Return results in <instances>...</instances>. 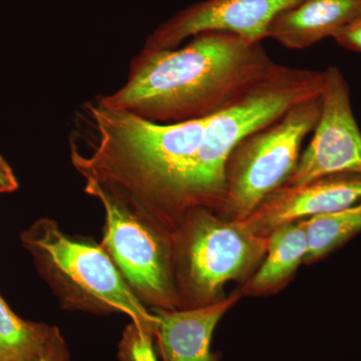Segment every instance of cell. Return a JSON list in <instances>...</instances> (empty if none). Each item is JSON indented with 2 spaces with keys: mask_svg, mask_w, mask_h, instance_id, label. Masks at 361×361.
Masks as SVG:
<instances>
[{
  "mask_svg": "<svg viewBox=\"0 0 361 361\" xmlns=\"http://www.w3.org/2000/svg\"><path fill=\"white\" fill-rule=\"evenodd\" d=\"M207 118L158 123L85 104L71 137V161L90 196L102 193L163 231L192 210L190 180Z\"/></svg>",
  "mask_w": 361,
  "mask_h": 361,
  "instance_id": "6da1fadb",
  "label": "cell"
},
{
  "mask_svg": "<svg viewBox=\"0 0 361 361\" xmlns=\"http://www.w3.org/2000/svg\"><path fill=\"white\" fill-rule=\"evenodd\" d=\"M261 42L205 32L185 47L142 51L120 89L99 97L109 110L158 123L201 120L217 113L276 68Z\"/></svg>",
  "mask_w": 361,
  "mask_h": 361,
  "instance_id": "7a4b0ae2",
  "label": "cell"
},
{
  "mask_svg": "<svg viewBox=\"0 0 361 361\" xmlns=\"http://www.w3.org/2000/svg\"><path fill=\"white\" fill-rule=\"evenodd\" d=\"M20 239L61 307L92 314L123 313L155 336L158 315L130 290L101 244L73 238L49 218L35 221Z\"/></svg>",
  "mask_w": 361,
  "mask_h": 361,
  "instance_id": "3957f363",
  "label": "cell"
},
{
  "mask_svg": "<svg viewBox=\"0 0 361 361\" xmlns=\"http://www.w3.org/2000/svg\"><path fill=\"white\" fill-rule=\"evenodd\" d=\"M324 71L277 65L269 75L207 118L190 180L192 210L223 204L226 165L240 142L297 104L322 96Z\"/></svg>",
  "mask_w": 361,
  "mask_h": 361,
  "instance_id": "277c9868",
  "label": "cell"
},
{
  "mask_svg": "<svg viewBox=\"0 0 361 361\" xmlns=\"http://www.w3.org/2000/svg\"><path fill=\"white\" fill-rule=\"evenodd\" d=\"M320 97L297 104L234 149L226 165L223 205L245 219L263 201L283 186L300 157L304 139L319 120Z\"/></svg>",
  "mask_w": 361,
  "mask_h": 361,
  "instance_id": "5b68a950",
  "label": "cell"
},
{
  "mask_svg": "<svg viewBox=\"0 0 361 361\" xmlns=\"http://www.w3.org/2000/svg\"><path fill=\"white\" fill-rule=\"evenodd\" d=\"M104 210L101 246L130 290L158 310H174L179 303L172 270L169 237L155 225L110 197L92 194Z\"/></svg>",
  "mask_w": 361,
  "mask_h": 361,
  "instance_id": "8992f818",
  "label": "cell"
},
{
  "mask_svg": "<svg viewBox=\"0 0 361 361\" xmlns=\"http://www.w3.org/2000/svg\"><path fill=\"white\" fill-rule=\"evenodd\" d=\"M180 224L178 240L182 278L188 295L208 300L229 280L239 277L253 263L268 239L260 238L237 222L229 224L205 208L189 211Z\"/></svg>",
  "mask_w": 361,
  "mask_h": 361,
  "instance_id": "52a82bcc",
  "label": "cell"
},
{
  "mask_svg": "<svg viewBox=\"0 0 361 361\" xmlns=\"http://www.w3.org/2000/svg\"><path fill=\"white\" fill-rule=\"evenodd\" d=\"M320 102L312 139L285 186H300L326 176L361 175V130L353 115L348 82L336 66L324 71Z\"/></svg>",
  "mask_w": 361,
  "mask_h": 361,
  "instance_id": "ba28073f",
  "label": "cell"
},
{
  "mask_svg": "<svg viewBox=\"0 0 361 361\" xmlns=\"http://www.w3.org/2000/svg\"><path fill=\"white\" fill-rule=\"evenodd\" d=\"M298 0H203L164 21L149 35L142 49H176L205 32L234 33L250 42L268 39L273 20Z\"/></svg>",
  "mask_w": 361,
  "mask_h": 361,
  "instance_id": "9c48e42d",
  "label": "cell"
},
{
  "mask_svg": "<svg viewBox=\"0 0 361 361\" xmlns=\"http://www.w3.org/2000/svg\"><path fill=\"white\" fill-rule=\"evenodd\" d=\"M361 201V175L326 176L300 186H282L245 219L236 220L254 234L299 219L334 212Z\"/></svg>",
  "mask_w": 361,
  "mask_h": 361,
  "instance_id": "30bf717a",
  "label": "cell"
},
{
  "mask_svg": "<svg viewBox=\"0 0 361 361\" xmlns=\"http://www.w3.org/2000/svg\"><path fill=\"white\" fill-rule=\"evenodd\" d=\"M361 14V0H298L273 20L268 39L302 51L327 39Z\"/></svg>",
  "mask_w": 361,
  "mask_h": 361,
  "instance_id": "8fae6325",
  "label": "cell"
},
{
  "mask_svg": "<svg viewBox=\"0 0 361 361\" xmlns=\"http://www.w3.org/2000/svg\"><path fill=\"white\" fill-rule=\"evenodd\" d=\"M238 296L183 310H158L155 337L163 360L214 361L211 341L215 327Z\"/></svg>",
  "mask_w": 361,
  "mask_h": 361,
  "instance_id": "7c38bea8",
  "label": "cell"
},
{
  "mask_svg": "<svg viewBox=\"0 0 361 361\" xmlns=\"http://www.w3.org/2000/svg\"><path fill=\"white\" fill-rule=\"evenodd\" d=\"M272 233L268 239L267 258L252 280L256 290H266L279 283L307 257V236L300 221L280 226Z\"/></svg>",
  "mask_w": 361,
  "mask_h": 361,
  "instance_id": "4fadbf2b",
  "label": "cell"
},
{
  "mask_svg": "<svg viewBox=\"0 0 361 361\" xmlns=\"http://www.w3.org/2000/svg\"><path fill=\"white\" fill-rule=\"evenodd\" d=\"M52 326L26 322L0 296V361H35L42 353Z\"/></svg>",
  "mask_w": 361,
  "mask_h": 361,
  "instance_id": "5bb4252c",
  "label": "cell"
},
{
  "mask_svg": "<svg viewBox=\"0 0 361 361\" xmlns=\"http://www.w3.org/2000/svg\"><path fill=\"white\" fill-rule=\"evenodd\" d=\"M308 242V261L326 255L361 232V201L355 205L300 221Z\"/></svg>",
  "mask_w": 361,
  "mask_h": 361,
  "instance_id": "9a60e30c",
  "label": "cell"
},
{
  "mask_svg": "<svg viewBox=\"0 0 361 361\" xmlns=\"http://www.w3.org/2000/svg\"><path fill=\"white\" fill-rule=\"evenodd\" d=\"M153 334L130 323L123 330L118 343L120 361H158L153 346Z\"/></svg>",
  "mask_w": 361,
  "mask_h": 361,
  "instance_id": "2e32d148",
  "label": "cell"
},
{
  "mask_svg": "<svg viewBox=\"0 0 361 361\" xmlns=\"http://www.w3.org/2000/svg\"><path fill=\"white\" fill-rule=\"evenodd\" d=\"M35 361H71L68 345L58 327L52 326L51 336Z\"/></svg>",
  "mask_w": 361,
  "mask_h": 361,
  "instance_id": "e0dca14e",
  "label": "cell"
},
{
  "mask_svg": "<svg viewBox=\"0 0 361 361\" xmlns=\"http://www.w3.org/2000/svg\"><path fill=\"white\" fill-rule=\"evenodd\" d=\"M336 44L348 51L361 54V14L332 37Z\"/></svg>",
  "mask_w": 361,
  "mask_h": 361,
  "instance_id": "ac0fdd59",
  "label": "cell"
},
{
  "mask_svg": "<svg viewBox=\"0 0 361 361\" xmlns=\"http://www.w3.org/2000/svg\"><path fill=\"white\" fill-rule=\"evenodd\" d=\"M18 189V180L6 159L0 155V194L13 193Z\"/></svg>",
  "mask_w": 361,
  "mask_h": 361,
  "instance_id": "d6986e66",
  "label": "cell"
},
{
  "mask_svg": "<svg viewBox=\"0 0 361 361\" xmlns=\"http://www.w3.org/2000/svg\"><path fill=\"white\" fill-rule=\"evenodd\" d=\"M164 361H167V360H164Z\"/></svg>",
  "mask_w": 361,
  "mask_h": 361,
  "instance_id": "ffe728a7",
  "label": "cell"
}]
</instances>
